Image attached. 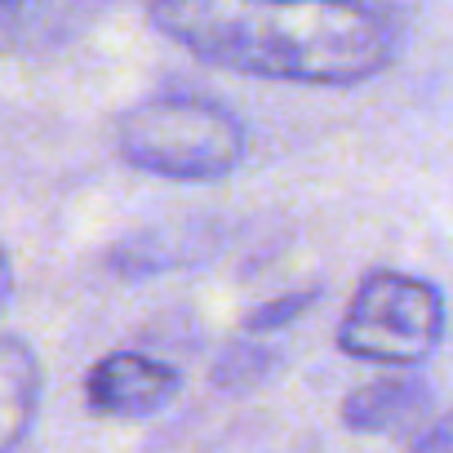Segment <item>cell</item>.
Masks as SVG:
<instances>
[{"instance_id": "cell-5", "label": "cell", "mask_w": 453, "mask_h": 453, "mask_svg": "<svg viewBox=\"0 0 453 453\" xmlns=\"http://www.w3.org/2000/svg\"><path fill=\"white\" fill-rule=\"evenodd\" d=\"M107 0H0V58L54 54L81 41Z\"/></svg>"}, {"instance_id": "cell-11", "label": "cell", "mask_w": 453, "mask_h": 453, "mask_svg": "<svg viewBox=\"0 0 453 453\" xmlns=\"http://www.w3.org/2000/svg\"><path fill=\"white\" fill-rule=\"evenodd\" d=\"M409 453H453V409L431 418L413 440H409Z\"/></svg>"}, {"instance_id": "cell-1", "label": "cell", "mask_w": 453, "mask_h": 453, "mask_svg": "<svg viewBox=\"0 0 453 453\" xmlns=\"http://www.w3.org/2000/svg\"><path fill=\"white\" fill-rule=\"evenodd\" d=\"M147 23L209 67L307 89H356L404 50L382 0H147Z\"/></svg>"}, {"instance_id": "cell-9", "label": "cell", "mask_w": 453, "mask_h": 453, "mask_svg": "<svg viewBox=\"0 0 453 453\" xmlns=\"http://www.w3.org/2000/svg\"><path fill=\"white\" fill-rule=\"evenodd\" d=\"M316 303H320V289H294V294H280V298H272V303H258V307L245 316V334H276V329H289V325L303 320Z\"/></svg>"}, {"instance_id": "cell-4", "label": "cell", "mask_w": 453, "mask_h": 453, "mask_svg": "<svg viewBox=\"0 0 453 453\" xmlns=\"http://www.w3.org/2000/svg\"><path fill=\"white\" fill-rule=\"evenodd\" d=\"M182 378L147 351H111L85 373V400L103 418H151L178 395Z\"/></svg>"}, {"instance_id": "cell-7", "label": "cell", "mask_w": 453, "mask_h": 453, "mask_svg": "<svg viewBox=\"0 0 453 453\" xmlns=\"http://www.w3.org/2000/svg\"><path fill=\"white\" fill-rule=\"evenodd\" d=\"M218 226L213 222H165V226H147V232L125 236L111 254H107V272L125 276V280H147L160 272H178L191 267L200 258H209L218 250Z\"/></svg>"}, {"instance_id": "cell-2", "label": "cell", "mask_w": 453, "mask_h": 453, "mask_svg": "<svg viewBox=\"0 0 453 453\" xmlns=\"http://www.w3.org/2000/svg\"><path fill=\"white\" fill-rule=\"evenodd\" d=\"M116 156L151 178L169 182H222L250 156V129L200 94H151L116 116Z\"/></svg>"}, {"instance_id": "cell-10", "label": "cell", "mask_w": 453, "mask_h": 453, "mask_svg": "<svg viewBox=\"0 0 453 453\" xmlns=\"http://www.w3.org/2000/svg\"><path fill=\"white\" fill-rule=\"evenodd\" d=\"M267 365H272V351L267 347H232V351L222 356V365H218V382L245 387L250 378L267 373Z\"/></svg>"}, {"instance_id": "cell-3", "label": "cell", "mask_w": 453, "mask_h": 453, "mask_svg": "<svg viewBox=\"0 0 453 453\" xmlns=\"http://www.w3.org/2000/svg\"><path fill=\"white\" fill-rule=\"evenodd\" d=\"M449 329L444 294L409 272L373 267L356 285L347 316L338 320V351L351 360L387 365V369H418Z\"/></svg>"}, {"instance_id": "cell-8", "label": "cell", "mask_w": 453, "mask_h": 453, "mask_svg": "<svg viewBox=\"0 0 453 453\" xmlns=\"http://www.w3.org/2000/svg\"><path fill=\"white\" fill-rule=\"evenodd\" d=\"M41 356L32 342L0 334V453H19L41 413Z\"/></svg>"}, {"instance_id": "cell-6", "label": "cell", "mask_w": 453, "mask_h": 453, "mask_svg": "<svg viewBox=\"0 0 453 453\" xmlns=\"http://www.w3.org/2000/svg\"><path fill=\"white\" fill-rule=\"evenodd\" d=\"M342 422L360 435H404L413 440L431 422V387L418 373H382L342 400Z\"/></svg>"}, {"instance_id": "cell-12", "label": "cell", "mask_w": 453, "mask_h": 453, "mask_svg": "<svg viewBox=\"0 0 453 453\" xmlns=\"http://www.w3.org/2000/svg\"><path fill=\"white\" fill-rule=\"evenodd\" d=\"M10 298H14V263H10V250L0 245V316H5Z\"/></svg>"}]
</instances>
